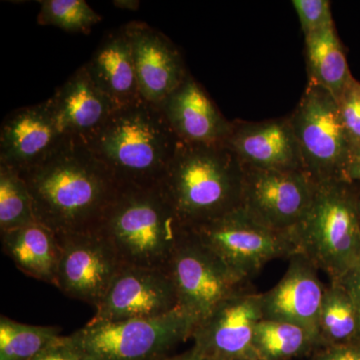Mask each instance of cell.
<instances>
[{"label":"cell","instance_id":"6da1fadb","mask_svg":"<svg viewBox=\"0 0 360 360\" xmlns=\"http://www.w3.org/2000/svg\"><path fill=\"white\" fill-rule=\"evenodd\" d=\"M20 174L32 195L35 219L58 236L97 231L122 186L82 139H65Z\"/></svg>","mask_w":360,"mask_h":360},{"label":"cell","instance_id":"7a4b0ae2","mask_svg":"<svg viewBox=\"0 0 360 360\" xmlns=\"http://www.w3.org/2000/svg\"><path fill=\"white\" fill-rule=\"evenodd\" d=\"M245 169L225 144L180 141L158 186L180 224L194 229L240 207Z\"/></svg>","mask_w":360,"mask_h":360},{"label":"cell","instance_id":"3957f363","mask_svg":"<svg viewBox=\"0 0 360 360\" xmlns=\"http://www.w3.org/2000/svg\"><path fill=\"white\" fill-rule=\"evenodd\" d=\"M85 144L120 184L155 186L179 144L158 106L139 99L116 108Z\"/></svg>","mask_w":360,"mask_h":360},{"label":"cell","instance_id":"277c9868","mask_svg":"<svg viewBox=\"0 0 360 360\" xmlns=\"http://www.w3.org/2000/svg\"><path fill=\"white\" fill-rule=\"evenodd\" d=\"M186 229L158 186L122 184L97 231L123 264L165 269Z\"/></svg>","mask_w":360,"mask_h":360},{"label":"cell","instance_id":"5b68a950","mask_svg":"<svg viewBox=\"0 0 360 360\" xmlns=\"http://www.w3.org/2000/svg\"><path fill=\"white\" fill-rule=\"evenodd\" d=\"M293 233L300 252L331 281H340L360 260L354 184L345 180L316 184L309 212Z\"/></svg>","mask_w":360,"mask_h":360},{"label":"cell","instance_id":"8992f818","mask_svg":"<svg viewBox=\"0 0 360 360\" xmlns=\"http://www.w3.org/2000/svg\"><path fill=\"white\" fill-rule=\"evenodd\" d=\"M198 321L179 309L155 319H91L72 333L82 360H160L193 336Z\"/></svg>","mask_w":360,"mask_h":360},{"label":"cell","instance_id":"52a82bcc","mask_svg":"<svg viewBox=\"0 0 360 360\" xmlns=\"http://www.w3.org/2000/svg\"><path fill=\"white\" fill-rule=\"evenodd\" d=\"M288 118L300 144L305 174L316 184L347 181V168L352 146L335 97L309 82Z\"/></svg>","mask_w":360,"mask_h":360},{"label":"cell","instance_id":"ba28073f","mask_svg":"<svg viewBox=\"0 0 360 360\" xmlns=\"http://www.w3.org/2000/svg\"><path fill=\"white\" fill-rule=\"evenodd\" d=\"M189 231L246 281L272 260L288 259L300 251L293 232L270 229L241 206Z\"/></svg>","mask_w":360,"mask_h":360},{"label":"cell","instance_id":"9c48e42d","mask_svg":"<svg viewBox=\"0 0 360 360\" xmlns=\"http://www.w3.org/2000/svg\"><path fill=\"white\" fill-rule=\"evenodd\" d=\"M179 309L200 322L221 300L250 285L189 229H186L165 267Z\"/></svg>","mask_w":360,"mask_h":360},{"label":"cell","instance_id":"30bf717a","mask_svg":"<svg viewBox=\"0 0 360 360\" xmlns=\"http://www.w3.org/2000/svg\"><path fill=\"white\" fill-rule=\"evenodd\" d=\"M262 319V293L246 286L221 300L196 324L193 347L212 360H259L253 340Z\"/></svg>","mask_w":360,"mask_h":360},{"label":"cell","instance_id":"8fae6325","mask_svg":"<svg viewBox=\"0 0 360 360\" xmlns=\"http://www.w3.org/2000/svg\"><path fill=\"white\" fill-rule=\"evenodd\" d=\"M58 238L56 288L71 298L97 307L124 264L98 231L61 234Z\"/></svg>","mask_w":360,"mask_h":360},{"label":"cell","instance_id":"7c38bea8","mask_svg":"<svg viewBox=\"0 0 360 360\" xmlns=\"http://www.w3.org/2000/svg\"><path fill=\"white\" fill-rule=\"evenodd\" d=\"M243 169L241 207L270 229L295 231L314 200V180L304 172Z\"/></svg>","mask_w":360,"mask_h":360},{"label":"cell","instance_id":"4fadbf2b","mask_svg":"<svg viewBox=\"0 0 360 360\" xmlns=\"http://www.w3.org/2000/svg\"><path fill=\"white\" fill-rule=\"evenodd\" d=\"M96 309L97 321L155 319L179 309V300L167 269L124 264Z\"/></svg>","mask_w":360,"mask_h":360},{"label":"cell","instance_id":"5bb4252c","mask_svg":"<svg viewBox=\"0 0 360 360\" xmlns=\"http://www.w3.org/2000/svg\"><path fill=\"white\" fill-rule=\"evenodd\" d=\"M124 30L142 99L160 108L188 75L181 53L167 35L148 23L132 21Z\"/></svg>","mask_w":360,"mask_h":360},{"label":"cell","instance_id":"9a60e30c","mask_svg":"<svg viewBox=\"0 0 360 360\" xmlns=\"http://www.w3.org/2000/svg\"><path fill=\"white\" fill-rule=\"evenodd\" d=\"M49 99L7 115L0 130V165L25 172L44 161L63 143Z\"/></svg>","mask_w":360,"mask_h":360},{"label":"cell","instance_id":"2e32d148","mask_svg":"<svg viewBox=\"0 0 360 360\" xmlns=\"http://www.w3.org/2000/svg\"><path fill=\"white\" fill-rule=\"evenodd\" d=\"M224 144L243 167L304 172L300 144L288 117L232 122L231 134Z\"/></svg>","mask_w":360,"mask_h":360},{"label":"cell","instance_id":"e0dca14e","mask_svg":"<svg viewBox=\"0 0 360 360\" xmlns=\"http://www.w3.org/2000/svg\"><path fill=\"white\" fill-rule=\"evenodd\" d=\"M288 260L283 278L262 293L264 319L297 324L319 336L317 324L326 286L319 278V269L302 252L298 251Z\"/></svg>","mask_w":360,"mask_h":360},{"label":"cell","instance_id":"ac0fdd59","mask_svg":"<svg viewBox=\"0 0 360 360\" xmlns=\"http://www.w3.org/2000/svg\"><path fill=\"white\" fill-rule=\"evenodd\" d=\"M179 141L198 146L224 144L232 129L191 73L160 106Z\"/></svg>","mask_w":360,"mask_h":360},{"label":"cell","instance_id":"d6986e66","mask_svg":"<svg viewBox=\"0 0 360 360\" xmlns=\"http://www.w3.org/2000/svg\"><path fill=\"white\" fill-rule=\"evenodd\" d=\"M49 101L63 134L82 141L94 134L116 110L85 65L59 86Z\"/></svg>","mask_w":360,"mask_h":360},{"label":"cell","instance_id":"ffe728a7","mask_svg":"<svg viewBox=\"0 0 360 360\" xmlns=\"http://www.w3.org/2000/svg\"><path fill=\"white\" fill-rule=\"evenodd\" d=\"M84 65L116 108L142 98L131 45L124 27L108 34Z\"/></svg>","mask_w":360,"mask_h":360},{"label":"cell","instance_id":"44dd1931","mask_svg":"<svg viewBox=\"0 0 360 360\" xmlns=\"http://www.w3.org/2000/svg\"><path fill=\"white\" fill-rule=\"evenodd\" d=\"M2 250L26 276L56 286L60 243L56 232L34 222L1 232Z\"/></svg>","mask_w":360,"mask_h":360},{"label":"cell","instance_id":"7402d4cb","mask_svg":"<svg viewBox=\"0 0 360 360\" xmlns=\"http://www.w3.org/2000/svg\"><path fill=\"white\" fill-rule=\"evenodd\" d=\"M305 52L309 82L328 90L338 101L354 77L335 25L307 35Z\"/></svg>","mask_w":360,"mask_h":360},{"label":"cell","instance_id":"603a6c76","mask_svg":"<svg viewBox=\"0 0 360 360\" xmlns=\"http://www.w3.org/2000/svg\"><path fill=\"white\" fill-rule=\"evenodd\" d=\"M259 360H297L309 357L322 348L319 336L290 322L262 319L253 340Z\"/></svg>","mask_w":360,"mask_h":360},{"label":"cell","instance_id":"cb8c5ba5","mask_svg":"<svg viewBox=\"0 0 360 360\" xmlns=\"http://www.w3.org/2000/svg\"><path fill=\"white\" fill-rule=\"evenodd\" d=\"M317 331L322 347L359 343L354 302L340 281H331L326 286Z\"/></svg>","mask_w":360,"mask_h":360},{"label":"cell","instance_id":"d4e9b609","mask_svg":"<svg viewBox=\"0 0 360 360\" xmlns=\"http://www.w3.org/2000/svg\"><path fill=\"white\" fill-rule=\"evenodd\" d=\"M58 326L21 323L0 317V360H32L60 335Z\"/></svg>","mask_w":360,"mask_h":360},{"label":"cell","instance_id":"484cf974","mask_svg":"<svg viewBox=\"0 0 360 360\" xmlns=\"http://www.w3.org/2000/svg\"><path fill=\"white\" fill-rule=\"evenodd\" d=\"M37 222L32 195L20 172L0 165V231Z\"/></svg>","mask_w":360,"mask_h":360},{"label":"cell","instance_id":"4316f807","mask_svg":"<svg viewBox=\"0 0 360 360\" xmlns=\"http://www.w3.org/2000/svg\"><path fill=\"white\" fill-rule=\"evenodd\" d=\"M37 22L51 25L70 32L89 33L103 18L84 0H44Z\"/></svg>","mask_w":360,"mask_h":360},{"label":"cell","instance_id":"83f0119b","mask_svg":"<svg viewBox=\"0 0 360 360\" xmlns=\"http://www.w3.org/2000/svg\"><path fill=\"white\" fill-rule=\"evenodd\" d=\"M304 37L335 25L328 0H293Z\"/></svg>","mask_w":360,"mask_h":360},{"label":"cell","instance_id":"f1b7e54d","mask_svg":"<svg viewBox=\"0 0 360 360\" xmlns=\"http://www.w3.org/2000/svg\"><path fill=\"white\" fill-rule=\"evenodd\" d=\"M338 103L341 120L354 148L360 146V82L354 78Z\"/></svg>","mask_w":360,"mask_h":360},{"label":"cell","instance_id":"f546056e","mask_svg":"<svg viewBox=\"0 0 360 360\" xmlns=\"http://www.w3.org/2000/svg\"><path fill=\"white\" fill-rule=\"evenodd\" d=\"M32 360H82L72 336H59L58 340Z\"/></svg>","mask_w":360,"mask_h":360},{"label":"cell","instance_id":"4dcf8cb0","mask_svg":"<svg viewBox=\"0 0 360 360\" xmlns=\"http://www.w3.org/2000/svg\"><path fill=\"white\" fill-rule=\"evenodd\" d=\"M310 360H360V343L322 347Z\"/></svg>","mask_w":360,"mask_h":360},{"label":"cell","instance_id":"1f68e13d","mask_svg":"<svg viewBox=\"0 0 360 360\" xmlns=\"http://www.w3.org/2000/svg\"><path fill=\"white\" fill-rule=\"evenodd\" d=\"M347 288L356 311L357 322H359V340L360 343V260L354 269L343 277L340 281Z\"/></svg>","mask_w":360,"mask_h":360},{"label":"cell","instance_id":"d6a6232c","mask_svg":"<svg viewBox=\"0 0 360 360\" xmlns=\"http://www.w3.org/2000/svg\"><path fill=\"white\" fill-rule=\"evenodd\" d=\"M347 180L349 184H360V146L352 148L347 168Z\"/></svg>","mask_w":360,"mask_h":360},{"label":"cell","instance_id":"836d02e7","mask_svg":"<svg viewBox=\"0 0 360 360\" xmlns=\"http://www.w3.org/2000/svg\"><path fill=\"white\" fill-rule=\"evenodd\" d=\"M160 360H212L208 359V357L205 356V355L201 354L200 352H198V350L194 349L193 347H191V349L187 350V352H184V354H180L177 355H174V356H167L163 357Z\"/></svg>","mask_w":360,"mask_h":360},{"label":"cell","instance_id":"e575fe53","mask_svg":"<svg viewBox=\"0 0 360 360\" xmlns=\"http://www.w3.org/2000/svg\"><path fill=\"white\" fill-rule=\"evenodd\" d=\"M115 6L122 9H129V11H137L139 7V1L134 0H118L115 1Z\"/></svg>","mask_w":360,"mask_h":360},{"label":"cell","instance_id":"d590c367","mask_svg":"<svg viewBox=\"0 0 360 360\" xmlns=\"http://www.w3.org/2000/svg\"><path fill=\"white\" fill-rule=\"evenodd\" d=\"M357 212H359L360 222V193L357 194Z\"/></svg>","mask_w":360,"mask_h":360}]
</instances>
